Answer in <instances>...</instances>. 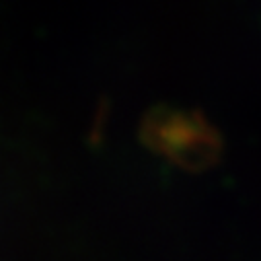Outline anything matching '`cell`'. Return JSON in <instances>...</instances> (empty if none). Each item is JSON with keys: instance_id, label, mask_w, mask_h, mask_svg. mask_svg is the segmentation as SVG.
I'll return each instance as SVG.
<instances>
[{"instance_id": "obj_1", "label": "cell", "mask_w": 261, "mask_h": 261, "mask_svg": "<svg viewBox=\"0 0 261 261\" xmlns=\"http://www.w3.org/2000/svg\"><path fill=\"white\" fill-rule=\"evenodd\" d=\"M152 144L185 165H204L216 156L220 140L200 115L173 111L156 115L148 125Z\"/></svg>"}]
</instances>
